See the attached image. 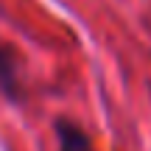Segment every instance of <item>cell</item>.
Here are the masks:
<instances>
[{
  "instance_id": "7a4b0ae2",
  "label": "cell",
  "mask_w": 151,
  "mask_h": 151,
  "mask_svg": "<svg viewBox=\"0 0 151 151\" xmlns=\"http://www.w3.org/2000/svg\"><path fill=\"white\" fill-rule=\"evenodd\" d=\"M53 134H56V143H59V151H95L90 134L67 118H56Z\"/></svg>"
},
{
  "instance_id": "6da1fadb",
  "label": "cell",
  "mask_w": 151,
  "mask_h": 151,
  "mask_svg": "<svg viewBox=\"0 0 151 151\" xmlns=\"http://www.w3.org/2000/svg\"><path fill=\"white\" fill-rule=\"evenodd\" d=\"M0 92L11 104L22 101V87L20 76H17V50L6 42H0Z\"/></svg>"
}]
</instances>
